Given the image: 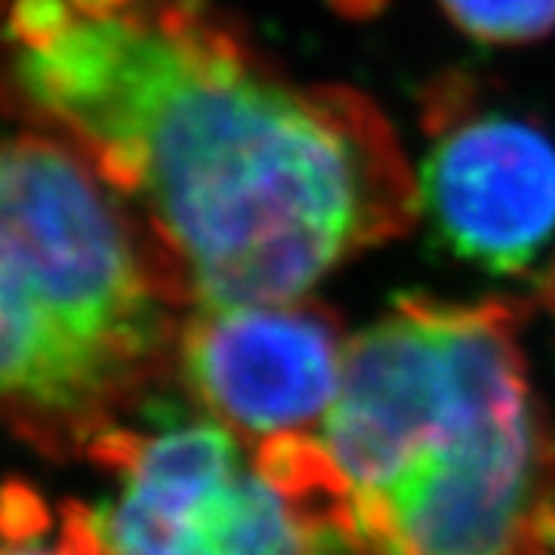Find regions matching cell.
<instances>
[{"label":"cell","instance_id":"obj_10","mask_svg":"<svg viewBox=\"0 0 555 555\" xmlns=\"http://www.w3.org/2000/svg\"><path fill=\"white\" fill-rule=\"evenodd\" d=\"M133 0H72L75 13L80 16H108V13H118L124 7H130Z\"/></svg>","mask_w":555,"mask_h":555},{"label":"cell","instance_id":"obj_7","mask_svg":"<svg viewBox=\"0 0 555 555\" xmlns=\"http://www.w3.org/2000/svg\"><path fill=\"white\" fill-rule=\"evenodd\" d=\"M448 20L481 43H531L555 31V0H441Z\"/></svg>","mask_w":555,"mask_h":555},{"label":"cell","instance_id":"obj_4","mask_svg":"<svg viewBox=\"0 0 555 555\" xmlns=\"http://www.w3.org/2000/svg\"><path fill=\"white\" fill-rule=\"evenodd\" d=\"M87 460L118 494L62 506L68 555H361L346 496L278 485L217 420L115 426Z\"/></svg>","mask_w":555,"mask_h":555},{"label":"cell","instance_id":"obj_3","mask_svg":"<svg viewBox=\"0 0 555 555\" xmlns=\"http://www.w3.org/2000/svg\"><path fill=\"white\" fill-rule=\"evenodd\" d=\"M361 555H555V423L528 361L451 379L389 469L352 491Z\"/></svg>","mask_w":555,"mask_h":555},{"label":"cell","instance_id":"obj_6","mask_svg":"<svg viewBox=\"0 0 555 555\" xmlns=\"http://www.w3.org/2000/svg\"><path fill=\"white\" fill-rule=\"evenodd\" d=\"M346 346L339 318L321 302L198 309L179 331L177 367L217 423L262 441L327 416Z\"/></svg>","mask_w":555,"mask_h":555},{"label":"cell","instance_id":"obj_8","mask_svg":"<svg viewBox=\"0 0 555 555\" xmlns=\"http://www.w3.org/2000/svg\"><path fill=\"white\" fill-rule=\"evenodd\" d=\"M346 20H371L386 7V0H331Z\"/></svg>","mask_w":555,"mask_h":555},{"label":"cell","instance_id":"obj_11","mask_svg":"<svg viewBox=\"0 0 555 555\" xmlns=\"http://www.w3.org/2000/svg\"><path fill=\"white\" fill-rule=\"evenodd\" d=\"M540 297H543V302H546V306L555 312V266L550 269V275H546V281H543V287H540Z\"/></svg>","mask_w":555,"mask_h":555},{"label":"cell","instance_id":"obj_5","mask_svg":"<svg viewBox=\"0 0 555 555\" xmlns=\"http://www.w3.org/2000/svg\"><path fill=\"white\" fill-rule=\"evenodd\" d=\"M469 100L456 80H441L426 100L436 142L416 198L454 257L516 275L555 238V142L528 120L481 115Z\"/></svg>","mask_w":555,"mask_h":555},{"label":"cell","instance_id":"obj_9","mask_svg":"<svg viewBox=\"0 0 555 555\" xmlns=\"http://www.w3.org/2000/svg\"><path fill=\"white\" fill-rule=\"evenodd\" d=\"M0 555H68L60 546V553H50L38 543H31V537H3L0 540Z\"/></svg>","mask_w":555,"mask_h":555},{"label":"cell","instance_id":"obj_2","mask_svg":"<svg viewBox=\"0 0 555 555\" xmlns=\"http://www.w3.org/2000/svg\"><path fill=\"white\" fill-rule=\"evenodd\" d=\"M185 302L164 244L83 152L0 142V426L87 456L177 364Z\"/></svg>","mask_w":555,"mask_h":555},{"label":"cell","instance_id":"obj_1","mask_svg":"<svg viewBox=\"0 0 555 555\" xmlns=\"http://www.w3.org/2000/svg\"><path fill=\"white\" fill-rule=\"evenodd\" d=\"M20 50L22 93L142 201L198 309L299 299L416 219L377 105L278 75L204 0L75 13Z\"/></svg>","mask_w":555,"mask_h":555}]
</instances>
